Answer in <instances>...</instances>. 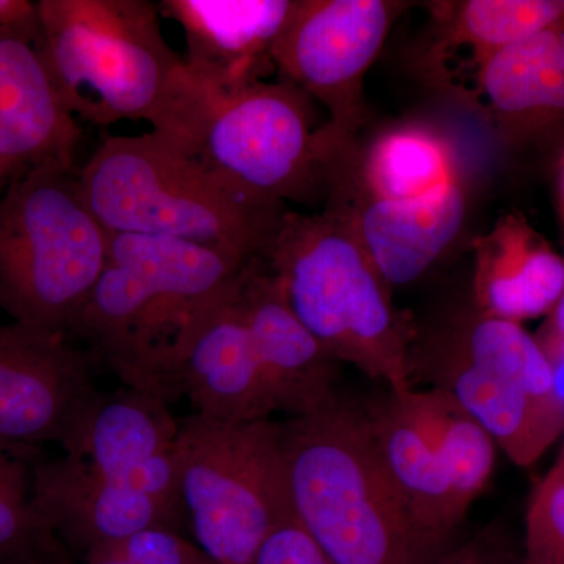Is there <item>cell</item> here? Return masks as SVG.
<instances>
[{"instance_id":"cell-1","label":"cell","mask_w":564,"mask_h":564,"mask_svg":"<svg viewBox=\"0 0 564 564\" xmlns=\"http://www.w3.org/2000/svg\"><path fill=\"white\" fill-rule=\"evenodd\" d=\"M247 262L166 237L110 234L106 267L69 336L126 388L170 404L180 399L188 334Z\"/></svg>"},{"instance_id":"cell-2","label":"cell","mask_w":564,"mask_h":564,"mask_svg":"<svg viewBox=\"0 0 564 564\" xmlns=\"http://www.w3.org/2000/svg\"><path fill=\"white\" fill-rule=\"evenodd\" d=\"M292 518L334 564H432L430 543L386 473L364 410L337 397L281 423Z\"/></svg>"},{"instance_id":"cell-3","label":"cell","mask_w":564,"mask_h":564,"mask_svg":"<svg viewBox=\"0 0 564 564\" xmlns=\"http://www.w3.org/2000/svg\"><path fill=\"white\" fill-rule=\"evenodd\" d=\"M77 182L109 234L166 237L242 261L263 254L289 209L237 187L154 131L110 137Z\"/></svg>"},{"instance_id":"cell-4","label":"cell","mask_w":564,"mask_h":564,"mask_svg":"<svg viewBox=\"0 0 564 564\" xmlns=\"http://www.w3.org/2000/svg\"><path fill=\"white\" fill-rule=\"evenodd\" d=\"M285 302L337 362L410 391L414 326L397 313L386 284L343 218L288 209L262 254Z\"/></svg>"},{"instance_id":"cell-5","label":"cell","mask_w":564,"mask_h":564,"mask_svg":"<svg viewBox=\"0 0 564 564\" xmlns=\"http://www.w3.org/2000/svg\"><path fill=\"white\" fill-rule=\"evenodd\" d=\"M411 386L451 395L521 467L533 466L563 436L558 370L524 325L459 311L425 333L408 356Z\"/></svg>"},{"instance_id":"cell-6","label":"cell","mask_w":564,"mask_h":564,"mask_svg":"<svg viewBox=\"0 0 564 564\" xmlns=\"http://www.w3.org/2000/svg\"><path fill=\"white\" fill-rule=\"evenodd\" d=\"M307 98L288 80L223 85L185 63L152 131L252 195L303 202L322 188Z\"/></svg>"},{"instance_id":"cell-7","label":"cell","mask_w":564,"mask_h":564,"mask_svg":"<svg viewBox=\"0 0 564 564\" xmlns=\"http://www.w3.org/2000/svg\"><path fill=\"white\" fill-rule=\"evenodd\" d=\"M40 52L80 120H158L182 69L148 0H40Z\"/></svg>"},{"instance_id":"cell-8","label":"cell","mask_w":564,"mask_h":564,"mask_svg":"<svg viewBox=\"0 0 564 564\" xmlns=\"http://www.w3.org/2000/svg\"><path fill=\"white\" fill-rule=\"evenodd\" d=\"M109 237L73 170L11 180L0 196V311L29 328L69 336L101 278Z\"/></svg>"},{"instance_id":"cell-9","label":"cell","mask_w":564,"mask_h":564,"mask_svg":"<svg viewBox=\"0 0 564 564\" xmlns=\"http://www.w3.org/2000/svg\"><path fill=\"white\" fill-rule=\"evenodd\" d=\"M177 477L193 540L217 564H252L292 511L281 423L180 421Z\"/></svg>"},{"instance_id":"cell-10","label":"cell","mask_w":564,"mask_h":564,"mask_svg":"<svg viewBox=\"0 0 564 564\" xmlns=\"http://www.w3.org/2000/svg\"><path fill=\"white\" fill-rule=\"evenodd\" d=\"M399 3L295 0L273 50L274 68L328 110L337 132L364 122V77L380 54Z\"/></svg>"},{"instance_id":"cell-11","label":"cell","mask_w":564,"mask_h":564,"mask_svg":"<svg viewBox=\"0 0 564 564\" xmlns=\"http://www.w3.org/2000/svg\"><path fill=\"white\" fill-rule=\"evenodd\" d=\"M318 161L325 210L343 218L391 289L421 280L462 231L467 196L458 180L415 198L370 195L340 158L326 126L318 132Z\"/></svg>"},{"instance_id":"cell-12","label":"cell","mask_w":564,"mask_h":564,"mask_svg":"<svg viewBox=\"0 0 564 564\" xmlns=\"http://www.w3.org/2000/svg\"><path fill=\"white\" fill-rule=\"evenodd\" d=\"M177 429L180 421L161 399L129 388L99 392L61 444L62 456L87 477L147 494L185 518Z\"/></svg>"},{"instance_id":"cell-13","label":"cell","mask_w":564,"mask_h":564,"mask_svg":"<svg viewBox=\"0 0 564 564\" xmlns=\"http://www.w3.org/2000/svg\"><path fill=\"white\" fill-rule=\"evenodd\" d=\"M93 364L68 334L0 325V443L62 444L98 397Z\"/></svg>"},{"instance_id":"cell-14","label":"cell","mask_w":564,"mask_h":564,"mask_svg":"<svg viewBox=\"0 0 564 564\" xmlns=\"http://www.w3.org/2000/svg\"><path fill=\"white\" fill-rule=\"evenodd\" d=\"M239 293L274 413H315L337 399V362L300 322L262 256L245 263Z\"/></svg>"},{"instance_id":"cell-15","label":"cell","mask_w":564,"mask_h":564,"mask_svg":"<svg viewBox=\"0 0 564 564\" xmlns=\"http://www.w3.org/2000/svg\"><path fill=\"white\" fill-rule=\"evenodd\" d=\"M239 274L193 326L176 369L177 392L191 400L193 414L228 423L274 413L240 302Z\"/></svg>"},{"instance_id":"cell-16","label":"cell","mask_w":564,"mask_h":564,"mask_svg":"<svg viewBox=\"0 0 564 564\" xmlns=\"http://www.w3.org/2000/svg\"><path fill=\"white\" fill-rule=\"evenodd\" d=\"M40 41L0 31V165L7 180L40 169L73 170L82 137L58 95Z\"/></svg>"},{"instance_id":"cell-17","label":"cell","mask_w":564,"mask_h":564,"mask_svg":"<svg viewBox=\"0 0 564 564\" xmlns=\"http://www.w3.org/2000/svg\"><path fill=\"white\" fill-rule=\"evenodd\" d=\"M295 0H163L159 10L181 25L185 63L223 85L262 80Z\"/></svg>"},{"instance_id":"cell-18","label":"cell","mask_w":564,"mask_h":564,"mask_svg":"<svg viewBox=\"0 0 564 564\" xmlns=\"http://www.w3.org/2000/svg\"><path fill=\"white\" fill-rule=\"evenodd\" d=\"M475 248V306L522 323L547 317L564 292V258L521 214L499 218Z\"/></svg>"},{"instance_id":"cell-19","label":"cell","mask_w":564,"mask_h":564,"mask_svg":"<svg viewBox=\"0 0 564 564\" xmlns=\"http://www.w3.org/2000/svg\"><path fill=\"white\" fill-rule=\"evenodd\" d=\"M404 392L388 391L364 413L386 473L408 513L430 543L447 551L464 514L444 464L414 417Z\"/></svg>"},{"instance_id":"cell-20","label":"cell","mask_w":564,"mask_h":564,"mask_svg":"<svg viewBox=\"0 0 564 564\" xmlns=\"http://www.w3.org/2000/svg\"><path fill=\"white\" fill-rule=\"evenodd\" d=\"M462 93L514 131L564 118V22L497 52Z\"/></svg>"},{"instance_id":"cell-21","label":"cell","mask_w":564,"mask_h":564,"mask_svg":"<svg viewBox=\"0 0 564 564\" xmlns=\"http://www.w3.org/2000/svg\"><path fill=\"white\" fill-rule=\"evenodd\" d=\"M433 11L436 73L459 93L497 52L564 22V0H459Z\"/></svg>"},{"instance_id":"cell-22","label":"cell","mask_w":564,"mask_h":564,"mask_svg":"<svg viewBox=\"0 0 564 564\" xmlns=\"http://www.w3.org/2000/svg\"><path fill=\"white\" fill-rule=\"evenodd\" d=\"M328 126L340 158L364 191L388 199H408L458 180L451 144L429 128L404 126L381 133L366 151L351 135Z\"/></svg>"},{"instance_id":"cell-23","label":"cell","mask_w":564,"mask_h":564,"mask_svg":"<svg viewBox=\"0 0 564 564\" xmlns=\"http://www.w3.org/2000/svg\"><path fill=\"white\" fill-rule=\"evenodd\" d=\"M404 395L414 417L436 448L459 511L466 516L491 480L496 441L474 415L443 391L411 388Z\"/></svg>"},{"instance_id":"cell-24","label":"cell","mask_w":564,"mask_h":564,"mask_svg":"<svg viewBox=\"0 0 564 564\" xmlns=\"http://www.w3.org/2000/svg\"><path fill=\"white\" fill-rule=\"evenodd\" d=\"M35 447L0 443V564H32L65 551L33 505Z\"/></svg>"},{"instance_id":"cell-25","label":"cell","mask_w":564,"mask_h":564,"mask_svg":"<svg viewBox=\"0 0 564 564\" xmlns=\"http://www.w3.org/2000/svg\"><path fill=\"white\" fill-rule=\"evenodd\" d=\"M524 564H564V466L536 485L525 514Z\"/></svg>"},{"instance_id":"cell-26","label":"cell","mask_w":564,"mask_h":564,"mask_svg":"<svg viewBox=\"0 0 564 564\" xmlns=\"http://www.w3.org/2000/svg\"><path fill=\"white\" fill-rule=\"evenodd\" d=\"M85 564H209L195 541L166 529H150L98 545L82 558Z\"/></svg>"},{"instance_id":"cell-27","label":"cell","mask_w":564,"mask_h":564,"mask_svg":"<svg viewBox=\"0 0 564 564\" xmlns=\"http://www.w3.org/2000/svg\"><path fill=\"white\" fill-rule=\"evenodd\" d=\"M432 564H524V554L513 534L491 524L458 547H448Z\"/></svg>"},{"instance_id":"cell-28","label":"cell","mask_w":564,"mask_h":564,"mask_svg":"<svg viewBox=\"0 0 564 564\" xmlns=\"http://www.w3.org/2000/svg\"><path fill=\"white\" fill-rule=\"evenodd\" d=\"M252 564H334L295 519L285 522L259 549Z\"/></svg>"},{"instance_id":"cell-29","label":"cell","mask_w":564,"mask_h":564,"mask_svg":"<svg viewBox=\"0 0 564 564\" xmlns=\"http://www.w3.org/2000/svg\"><path fill=\"white\" fill-rule=\"evenodd\" d=\"M0 31L20 32L40 41L39 2L0 0Z\"/></svg>"},{"instance_id":"cell-30","label":"cell","mask_w":564,"mask_h":564,"mask_svg":"<svg viewBox=\"0 0 564 564\" xmlns=\"http://www.w3.org/2000/svg\"><path fill=\"white\" fill-rule=\"evenodd\" d=\"M536 339L543 345L556 370L564 366V292L555 310L545 317L543 328Z\"/></svg>"},{"instance_id":"cell-31","label":"cell","mask_w":564,"mask_h":564,"mask_svg":"<svg viewBox=\"0 0 564 564\" xmlns=\"http://www.w3.org/2000/svg\"><path fill=\"white\" fill-rule=\"evenodd\" d=\"M555 463L562 464V466H564V433H563L562 448H560V454H558V456H556Z\"/></svg>"},{"instance_id":"cell-32","label":"cell","mask_w":564,"mask_h":564,"mask_svg":"<svg viewBox=\"0 0 564 564\" xmlns=\"http://www.w3.org/2000/svg\"><path fill=\"white\" fill-rule=\"evenodd\" d=\"M57 554H58V552H55V554H52L50 556H44V558H41V560H39V562L32 563V564H50L52 556L57 555Z\"/></svg>"},{"instance_id":"cell-33","label":"cell","mask_w":564,"mask_h":564,"mask_svg":"<svg viewBox=\"0 0 564 564\" xmlns=\"http://www.w3.org/2000/svg\"><path fill=\"white\" fill-rule=\"evenodd\" d=\"M562 195H563V202H564V159L562 163Z\"/></svg>"},{"instance_id":"cell-34","label":"cell","mask_w":564,"mask_h":564,"mask_svg":"<svg viewBox=\"0 0 564 564\" xmlns=\"http://www.w3.org/2000/svg\"><path fill=\"white\" fill-rule=\"evenodd\" d=\"M6 173H3L2 165H0V182L6 181Z\"/></svg>"},{"instance_id":"cell-35","label":"cell","mask_w":564,"mask_h":564,"mask_svg":"<svg viewBox=\"0 0 564 564\" xmlns=\"http://www.w3.org/2000/svg\"><path fill=\"white\" fill-rule=\"evenodd\" d=\"M209 564H217V563H209Z\"/></svg>"}]
</instances>
